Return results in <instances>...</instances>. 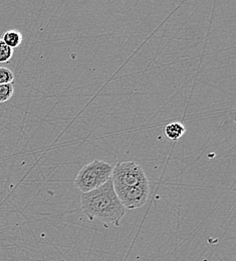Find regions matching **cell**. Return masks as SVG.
<instances>
[{
  "mask_svg": "<svg viewBox=\"0 0 236 261\" xmlns=\"http://www.w3.org/2000/svg\"><path fill=\"white\" fill-rule=\"evenodd\" d=\"M81 204L84 214L90 220H99L104 224L120 226L126 208L115 192L112 178L100 188L82 193Z\"/></svg>",
  "mask_w": 236,
  "mask_h": 261,
  "instance_id": "1",
  "label": "cell"
},
{
  "mask_svg": "<svg viewBox=\"0 0 236 261\" xmlns=\"http://www.w3.org/2000/svg\"><path fill=\"white\" fill-rule=\"evenodd\" d=\"M114 167L101 160H94L84 166L74 180V186L82 192L87 193L106 184L111 178Z\"/></svg>",
  "mask_w": 236,
  "mask_h": 261,
  "instance_id": "2",
  "label": "cell"
},
{
  "mask_svg": "<svg viewBox=\"0 0 236 261\" xmlns=\"http://www.w3.org/2000/svg\"><path fill=\"white\" fill-rule=\"evenodd\" d=\"M114 188L135 186L149 183L144 169L134 162H120L117 164L112 173Z\"/></svg>",
  "mask_w": 236,
  "mask_h": 261,
  "instance_id": "3",
  "label": "cell"
},
{
  "mask_svg": "<svg viewBox=\"0 0 236 261\" xmlns=\"http://www.w3.org/2000/svg\"><path fill=\"white\" fill-rule=\"evenodd\" d=\"M114 189L123 206L130 210L144 206L150 193L149 183Z\"/></svg>",
  "mask_w": 236,
  "mask_h": 261,
  "instance_id": "4",
  "label": "cell"
},
{
  "mask_svg": "<svg viewBox=\"0 0 236 261\" xmlns=\"http://www.w3.org/2000/svg\"><path fill=\"white\" fill-rule=\"evenodd\" d=\"M185 133H186V128L180 122L170 123L164 128V134H165L166 138L172 142H176V141L180 140Z\"/></svg>",
  "mask_w": 236,
  "mask_h": 261,
  "instance_id": "5",
  "label": "cell"
},
{
  "mask_svg": "<svg viewBox=\"0 0 236 261\" xmlns=\"http://www.w3.org/2000/svg\"><path fill=\"white\" fill-rule=\"evenodd\" d=\"M2 41L8 45L10 48L14 49L16 47H18L21 42H22V34L19 33L18 31L15 30H10L3 33L2 35Z\"/></svg>",
  "mask_w": 236,
  "mask_h": 261,
  "instance_id": "6",
  "label": "cell"
},
{
  "mask_svg": "<svg viewBox=\"0 0 236 261\" xmlns=\"http://www.w3.org/2000/svg\"><path fill=\"white\" fill-rule=\"evenodd\" d=\"M14 94V86L12 84L0 85V103L6 102L12 98Z\"/></svg>",
  "mask_w": 236,
  "mask_h": 261,
  "instance_id": "7",
  "label": "cell"
},
{
  "mask_svg": "<svg viewBox=\"0 0 236 261\" xmlns=\"http://www.w3.org/2000/svg\"><path fill=\"white\" fill-rule=\"evenodd\" d=\"M13 56V49L10 48L8 45H6L2 39H0V64H6L9 63V61L12 59Z\"/></svg>",
  "mask_w": 236,
  "mask_h": 261,
  "instance_id": "8",
  "label": "cell"
},
{
  "mask_svg": "<svg viewBox=\"0 0 236 261\" xmlns=\"http://www.w3.org/2000/svg\"><path fill=\"white\" fill-rule=\"evenodd\" d=\"M13 81H14L13 72L7 67L0 66V85L12 84Z\"/></svg>",
  "mask_w": 236,
  "mask_h": 261,
  "instance_id": "9",
  "label": "cell"
}]
</instances>
